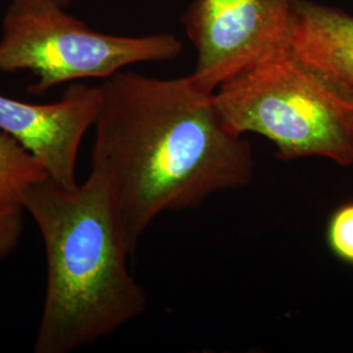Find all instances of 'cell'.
Segmentation results:
<instances>
[{
	"instance_id": "6da1fadb",
	"label": "cell",
	"mask_w": 353,
	"mask_h": 353,
	"mask_svg": "<svg viewBox=\"0 0 353 353\" xmlns=\"http://www.w3.org/2000/svg\"><path fill=\"white\" fill-rule=\"evenodd\" d=\"M92 170L108 186L118 240L132 256L153 220L250 185L252 144L191 76L119 71L103 80Z\"/></svg>"
},
{
	"instance_id": "7a4b0ae2",
	"label": "cell",
	"mask_w": 353,
	"mask_h": 353,
	"mask_svg": "<svg viewBox=\"0 0 353 353\" xmlns=\"http://www.w3.org/2000/svg\"><path fill=\"white\" fill-rule=\"evenodd\" d=\"M20 203L43 240L46 293L36 353H67L93 344L143 314L148 296L127 268L103 176L64 189L49 178L30 185Z\"/></svg>"
},
{
	"instance_id": "3957f363",
	"label": "cell",
	"mask_w": 353,
	"mask_h": 353,
	"mask_svg": "<svg viewBox=\"0 0 353 353\" xmlns=\"http://www.w3.org/2000/svg\"><path fill=\"white\" fill-rule=\"evenodd\" d=\"M217 110L241 135L270 140L283 161L323 157L353 165V90L290 48L223 84Z\"/></svg>"
},
{
	"instance_id": "277c9868",
	"label": "cell",
	"mask_w": 353,
	"mask_h": 353,
	"mask_svg": "<svg viewBox=\"0 0 353 353\" xmlns=\"http://www.w3.org/2000/svg\"><path fill=\"white\" fill-rule=\"evenodd\" d=\"M55 0H11L3 19L0 71H30L28 92L42 96L64 83L108 79L127 65L178 58L183 43L170 33L114 36L90 29Z\"/></svg>"
},
{
	"instance_id": "5b68a950",
	"label": "cell",
	"mask_w": 353,
	"mask_h": 353,
	"mask_svg": "<svg viewBox=\"0 0 353 353\" xmlns=\"http://www.w3.org/2000/svg\"><path fill=\"white\" fill-rule=\"evenodd\" d=\"M294 0H192L182 14L196 50L191 74L207 93L290 48Z\"/></svg>"
},
{
	"instance_id": "8992f818",
	"label": "cell",
	"mask_w": 353,
	"mask_h": 353,
	"mask_svg": "<svg viewBox=\"0 0 353 353\" xmlns=\"http://www.w3.org/2000/svg\"><path fill=\"white\" fill-rule=\"evenodd\" d=\"M100 101V87L80 83L71 84L52 103H28L0 94V131L32 154L52 182L76 189L77 153L96 123Z\"/></svg>"
},
{
	"instance_id": "52a82bcc",
	"label": "cell",
	"mask_w": 353,
	"mask_h": 353,
	"mask_svg": "<svg viewBox=\"0 0 353 353\" xmlns=\"http://www.w3.org/2000/svg\"><path fill=\"white\" fill-rule=\"evenodd\" d=\"M290 50L353 90V14L316 0H294Z\"/></svg>"
},
{
	"instance_id": "ba28073f",
	"label": "cell",
	"mask_w": 353,
	"mask_h": 353,
	"mask_svg": "<svg viewBox=\"0 0 353 353\" xmlns=\"http://www.w3.org/2000/svg\"><path fill=\"white\" fill-rule=\"evenodd\" d=\"M48 178L42 165L11 137L0 131V195L20 201L30 185Z\"/></svg>"
},
{
	"instance_id": "9c48e42d",
	"label": "cell",
	"mask_w": 353,
	"mask_h": 353,
	"mask_svg": "<svg viewBox=\"0 0 353 353\" xmlns=\"http://www.w3.org/2000/svg\"><path fill=\"white\" fill-rule=\"evenodd\" d=\"M326 240L332 254L353 265V202L339 207L328 220Z\"/></svg>"
},
{
	"instance_id": "30bf717a",
	"label": "cell",
	"mask_w": 353,
	"mask_h": 353,
	"mask_svg": "<svg viewBox=\"0 0 353 353\" xmlns=\"http://www.w3.org/2000/svg\"><path fill=\"white\" fill-rule=\"evenodd\" d=\"M24 212L20 201L0 195V259L17 248L24 230Z\"/></svg>"
},
{
	"instance_id": "8fae6325",
	"label": "cell",
	"mask_w": 353,
	"mask_h": 353,
	"mask_svg": "<svg viewBox=\"0 0 353 353\" xmlns=\"http://www.w3.org/2000/svg\"><path fill=\"white\" fill-rule=\"evenodd\" d=\"M55 1H58V3L62 4L63 7H68V6L71 4V0H55Z\"/></svg>"
}]
</instances>
